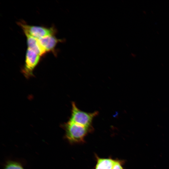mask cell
I'll list each match as a JSON object with an SVG mask.
<instances>
[{
	"instance_id": "3",
	"label": "cell",
	"mask_w": 169,
	"mask_h": 169,
	"mask_svg": "<svg viewBox=\"0 0 169 169\" xmlns=\"http://www.w3.org/2000/svg\"><path fill=\"white\" fill-rule=\"evenodd\" d=\"M25 34L30 35L36 38L54 35L56 30L53 27L47 28L41 26L30 25L23 21L18 22Z\"/></svg>"
},
{
	"instance_id": "9",
	"label": "cell",
	"mask_w": 169,
	"mask_h": 169,
	"mask_svg": "<svg viewBox=\"0 0 169 169\" xmlns=\"http://www.w3.org/2000/svg\"><path fill=\"white\" fill-rule=\"evenodd\" d=\"M123 161L118 160H115L113 169H124L123 167Z\"/></svg>"
},
{
	"instance_id": "1",
	"label": "cell",
	"mask_w": 169,
	"mask_h": 169,
	"mask_svg": "<svg viewBox=\"0 0 169 169\" xmlns=\"http://www.w3.org/2000/svg\"><path fill=\"white\" fill-rule=\"evenodd\" d=\"M65 131V137L69 142H83L88 133L92 128L86 127L68 121L63 125Z\"/></svg>"
},
{
	"instance_id": "8",
	"label": "cell",
	"mask_w": 169,
	"mask_h": 169,
	"mask_svg": "<svg viewBox=\"0 0 169 169\" xmlns=\"http://www.w3.org/2000/svg\"><path fill=\"white\" fill-rule=\"evenodd\" d=\"M4 169H24L22 166L19 162L15 161H8Z\"/></svg>"
},
{
	"instance_id": "6",
	"label": "cell",
	"mask_w": 169,
	"mask_h": 169,
	"mask_svg": "<svg viewBox=\"0 0 169 169\" xmlns=\"http://www.w3.org/2000/svg\"><path fill=\"white\" fill-rule=\"evenodd\" d=\"M25 35L27 37L28 48L33 50L40 56L45 54L46 52L40 45L38 39L28 34Z\"/></svg>"
},
{
	"instance_id": "5",
	"label": "cell",
	"mask_w": 169,
	"mask_h": 169,
	"mask_svg": "<svg viewBox=\"0 0 169 169\" xmlns=\"http://www.w3.org/2000/svg\"><path fill=\"white\" fill-rule=\"evenodd\" d=\"M38 39L40 45L46 53L54 52L57 44L61 40L56 38L54 35L46 36Z\"/></svg>"
},
{
	"instance_id": "2",
	"label": "cell",
	"mask_w": 169,
	"mask_h": 169,
	"mask_svg": "<svg viewBox=\"0 0 169 169\" xmlns=\"http://www.w3.org/2000/svg\"><path fill=\"white\" fill-rule=\"evenodd\" d=\"M71 114L69 121L89 128H92V124L94 118L98 114L97 111L88 113L81 110L74 102L72 103Z\"/></svg>"
},
{
	"instance_id": "4",
	"label": "cell",
	"mask_w": 169,
	"mask_h": 169,
	"mask_svg": "<svg viewBox=\"0 0 169 169\" xmlns=\"http://www.w3.org/2000/svg\"><path fill=\"white\" fill-rule=\"evenodd\" d=\"M40 56L33 50L28 48L26 52L25 63L22 71L27 79L33 76V71L39 63Z\"/></svg>"
},
{
	"instance_id": "7",
	"label": "cell",
	"mask_w": 169,
	"mask_h": 169,
	"mask_svg": "<svg viewBox=\"0 0 169 169\" xmlns=\"http://www.w3.org/2000/svg\"><path fill=\"white\" fill-rule=\"evenodd\" d=\"M96 163L95 169H113L115 160L111 158H101L96 155Z\"/></svg>"
}]
</instances>
